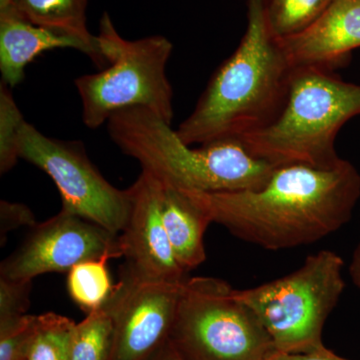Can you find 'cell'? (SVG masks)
Here are the masks:
<instances>
[{"mask_svg":"<svg viewBox=\"0 0 360 360\" xmlns=\"http://www.w3.org/2000/svg\"><path fill=\"white\" fill-rule=\"evenodd\" d=\"M181 191L236 238L283 250L317 243L349 222L360 198V174L342 158L329 167L285 163L255 191Z\"/></svg>","mask_w":360,"mask_h":360,"instance_id":"1","label":"cell"},{"mask_svg":"<svg viewBox=\"0 0 360 360\" xmlns=\"http://www.w3.org/2000/svg\"><path fill=\"white\" fill-rule=\"evenodd\" d=\"M293 66L265 15V0H248V26L238 49L213 73L193 112L176 129L188 146L241 139L264 129L283 110Z\"/></svg>","mask_w":360,"mask_h":360,"instance_id":"2","label":"cell"},{"mask_svg":"<svg viewBox=\"0 0 360 360\" xmlns=\"http://www.w3.org/2000/svg\"><path fill=\"white\" fill-rule=\"evenodd\" d=\"M106 124L113 142L124 155L139 161L142 170L186 191H255L266 184L279 165L252 155L238 139L191 148L170 123L148 108L116 111Z\"/></svg>","mask_w":360,"mask_h":360,"instance_id":"3","label":"cell"},{"mask_svg":"<svg viewBox=\"0 0 360 360\" xmlns=\"http://www.w3.org/2000/svg\"><path fill=\"white\" fill-rule=\"evenodd\" d=\"M357 115L360 85L345 82L328 68L295 66L276 120L240 141L252 155L276 165L333 167L341 160L336 136Z\"/></svg>","mask_w":360,"mask_h":360,"instance_id":"4","label":"cell"},{"mask_svg":"<svg viewBox=\"0 0 360 360\" xmlns=\"http://www.w3.org/2000/svg\"><path fill=\"white\" fill-rule=\"evenodd\" d=\"M96 37L108 68L75 82L84 124L98 129L116 111L131 108H148L172 124L174 91L167 75L174 51L170 40L162 35L123 39L108 13L101 16Z\"/></svg>","mask_w":360,"mask_h":360,"instance_id":"5","label":"cell"},{"mask_svg":"<svg viewBox=\"0 0 360 360\" xmlns=\"http://www.w3.org/2000/svg\"><path fill=\"white\" fill-rule=\"evenodd\" d=\"M345 260L335 251L309 255L288 276L236 297L257 315L281 354H307L322 347V329L345 290Z\"/></svg>","mask_w":360,"mask_h":360,"instance_id":"6","label":"cell"},{"mask_svg":"<svg viewBox=\"0 0 360 360\" xmlns=\"http://www.w3.org/2000/svg\"><path fill=\"white\" fill-rule=\"evenodd\" d=\"M222 279H184L170 345L184 360H270L276 349L257 315Z\"/></svg>","mask_w":360,"mask_h":360,"instance_id":"7","label":"cell"},{"mask_svg":"<svg viewBox=\"0 0 360 360\" xmlns=\"http://www.w3.org/2000/svg\"><path fill=\"white\" fill-rule=\"evenodd\" d=\"M20 160L49 175L58 187L63 208L115 234L124 229L130 212L129 189L116 188L85 153L84 144L51 139L23 120L16 139Z\"/></svg>","mask_w":360,"mask_h":360,"instance_id":"8","label":"cell"},{"mask_svg":"<svg viewBox=\"0 0 360 360\" xmlns=\"http://www.w3.org/2000/svg\"><path fill=\"white\" fill-rule=\"evenodd\" d=\"M120 257V234L61 210L32 227L20 248L2 262L0 277L32 281L41 274L68 272L85 260Z\"/></svg>","mask_w":360,"mask_h":360,"instance_id":"9","label":"cell"},{"mask_svg":"<svg viewBox=\"0 0 360 360\" xmlns=\"http://www.w3.org/2000/svg\"><path fill=\"white\" fill-rule=\"evenodd\" d=\"M184 281L139 283L120 278L104 305L113 321L108 360H148L167 342Z\"/></svg>","mask_w":360,"mask_h":360,"instance_id":"10","label":"cell"},{"mask_svg":"<svg viewBox=\"0 0 360 360\" xmlns=\"http://www.w3.org/2000/svg\"><path fill=\"white\" fill-rule=\"evenodd\" d=\"M129 189V219L120 233L125 259L120 277L139 283L184 281L186 272L175 259L163 224L160 179L142 170Z\"/></svg>","mask_w":360,"mask_h":360,"instance_id":"11","label":"cell"},{"mask_svg":"<svg viewBox=\"0 0 360 360\" xmlns=\"http://www.w3.org/2000/svg\"><path fill=\"white\" fill-rule=\"evenodd\" d=\"M278 40L293 68H340L360 47V0H333L307 30Z\"/></svg>","mask_w":360,"mask_h":360,"instance_id":"12","label":"cell"},{"mask_svg":"<svg viewBox=\"0 0 360 360\" xmlns=\"http://www.w3.org/2000/svg\"><path fill=\"white\" fill-rule=\"evenodd\" d=\"M72 49L91 58L79 40L30 23L18 11L0 13V71L1 82L13 87L25 79L26 66L45 51Z\"/></svg>","mask_w":360,"mask_h":360,"instance_id":"13","label":"cell"},{"mask_svg":"<svg viewBox=\"0 0 360 360\" xmlns=\"http://www.w3.org/2000/svg\"><path fill=\"white\" fill-rule=\"evenodd\" d=\"M158 179L163 224L175 259L187 272L205 262V234L212 221L184 191Z\"/></svg>","mask_w":360,"mask_h":360,"instance_id":"14","label":"cell"},{"mask_svg":"<svg viewBox=\"0 0 360 360\" xmlns=\"http://www.w3.org/2000/svg\"><path fill=\"white\" fill-rule=\"evenodd\" d=\"M89 0H13L18 13L32 25L68 35L89 47L92 63L99 68L108 65L96 35L87 28Z\"/></svg>","mask_w":360,"mask_h":360,"instance_id":"15","label":"cell"},{"mask_svg":"<svg viewBox=\"0 0 360 360\" xmlns=\"http://www.w3.org/2000/svg\"><path fill=\"white\" fill-rule=\"evenodd\" d=\"M108 258L85 260L68 274V291L71 300L86 314L101 309L110 300L115 286L108 269Z\"/></svg>","mask_w":360,"mask_h":360,"instance_id":"16","label":"cell"},{"mask_svg":"<svg viewBox=\"0 0 360 360\" xmlns=\"http://www.w3.org/2000/svg\"><path fill=\"white\" fill-rule=\"evenodd\" d=\"M333 0H265V15L276 39H285L307 30Z\"/></svg>","mask_w":360,"mask_h":360,"instance_id":"17","label":"cell"},{"mask_svg":"<svg viewBox=\"0 0 360 360\" xmlns=\"http://www.w3.org/2000/svg\"><path fill=\"white\" fill-rule=\"evenodd\" d=\"M113 340V321L105 307L87 314L75 324L70 360H108Z\"/></svg>","mask_w":360,"mask_h":360,"instance_id":"18","label":"cell"},{"mask_svg":"<svg viewBox=\"0 0 360 360\" xmlns=\"http://www.w3.org/2000/svg\"><path fill=\"white\" fill-rule=\"evenodd\" d=\"M75 322L56 312L37 315L27 360H70Z\"/></svg>","mask_w":360,"mask_h":360,"instance_id":"19","label":"cell"},{"mask_svg":"<svg viewBox=\"0 0 360 360\" xmlns=\"http://www.w3.org/2000/svg\"><path fill=\"white\" fill-rule=\"evenodd\" d=\"M11 87L4 82L0 85V174L13 169L20 158L16 149V139L22 113L16 105Z\"/></svg>","mask_w":360,"mask_h":360,"instance_id":"20","label":"cell"},{"mask_svg":"<svg viewBox=\"0 0 360 360\" xmlns=\"http://www.w3.org/2000/svg\"><path fill=\"white\" fill-rule=\"evenodd\" d=\"M37 324V315L27 314L0 328V360H27Z\"/></svg>","mask_w":360,"mask_h":360,"instance_id":"21","label":"cell"},{"mask_svg":"<svg viewBox=\"0 0 360 360\" xmlns=\"http://www.w3.org/2000/svg\"><path fill=\"white\" fill-rule=\"evenodd\" d=\"M32 281L0 277V328L13 324L27 315Z\"/></svg>","mask_w":360,"mask_h":360,"instance_id":"22","label":"cell"},{"mask_svg":"<svg viewBox=\"0 0 360 360\" xmlns=\"http://www.w3.org/2000/svg\"><path fill=\"white\" fill-rule=\"evenodd\" d=\"M37 224L30 207L21 203L0 201V240L6 243L7 234L11 231L22 226H33Z\"/></svg>","mask_w":360,"mask_h":360,"instance_id":"23","label":"cell"},{"mask_svg":"<svg viewBox=\"0 0 360 360\" xmlns=\"http://www.w3.org/2000/svg\"><path fill=\"white\" fill-rule=\"evenodd\" d=\"M270 360H348L338 356L324 345L307 354H281L276 352Z\"/></svg>","mask_w":360,"mask_h":360,"instance_id":"24","label":"cell"},{"mask_svg":"<svg viewBox=\"0 0 360 360\" xmlns=\"http://www.w3.org/2000/svg\"><path fill=\"white\" fill-rule=\"evenodd\" d=\"M350 278L352 283L356 286L357 290L360 292V241L356 248H354V253H352V260H350L349 269Z\"/></svg>","mask_w":360,"mask_h":360,"instance_id":"25","label":"cell"},{"mask_svg":"<svg viewBox=\"0 0 360 360\" xmlns=\"http://www.w3.org/2000/svg\"><path fill=\"white\" fill-rule=\"evenodd\" d=\"M148 360H184L179 354V352L174 349V347L170 345L169 341H167L165 345H162L155 352L151 355Z\"/></svg>","mask_w":360,"mask_h":360,"instance_id":"26","label":"cell"},{"mask_svg":"<svg viewBox=\"0 0 360 360\" xmlns=\"http://www.w3.org/2000/svg\"><path fill=\"white\" fill-rule=\"evenodd\" d=\"M15 11L13 0H0V13H9Z\"/></svg>","mask_w":360,"mask_h":360,"instance_id":"27","label":"cell"}]
</instances>
